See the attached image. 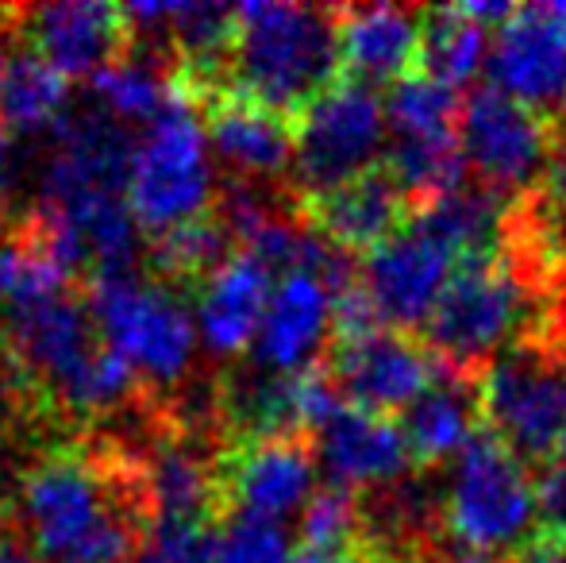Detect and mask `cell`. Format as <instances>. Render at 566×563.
Listing matches in <instances>:
<instances>
[{"label": "cell", "mask_w": 566, "mask_h": 563, "mask_svg": "<svg viewBox=\"0 0 566 563\" xmlns=\"http://www.w3.org/2000/svg\"><path fill=\"white\" fill-rule=\"evenodd\" d=\"M23 529L51 563H132L139 521H150L135 463L90 451H54L20 482Z\"/></svg>", "instance_id": "1"}, {"label": "cell", "mask_w": 566, "mask_h": 563, "mask_svg": "<svg viewBox=\"0 0 566 563\" xmlns=\"http://www.w3.org/2000/svg\"><path fill=\"white\" fill-rule=\"evenodd\" d=\"M339 12L308 4H235V31L224 85L254 105L301 116L324 90L339 82Z\"/></svg>", "instance_id": "2"}, {"label": "cell", "mask_w": 566, "mask_h": 563, "mask_svg": "<svg viewBox=\"0 0 566 563\" xmlns=\"http://www.w3.org/2000/svg\"><path fill=\"white\" fill-rule=\"evenodd\" d=\"M539 290L505 256L459 263L424 321V344L459 375L482 378L501 352L524 336H536L544 321Z\"/></svg>", "instance_id": "3"}, {"label": "cell", "mask_w": 566, "mask_h": 563, "mask_svg": "<svg viewBox=\"0 0 566 563\" xmlns=\"http://www.w3.org/2000/svg\"><path fill=\"white\" fill-rule=\"evenodd\" d=\"M212 197H217V170L209 158V136L193 97L178 85L166 113L147 124V132L132 147L127 209L139 232L158 240L174 228L209 217Z\"/></svg>", "instance_id": "4"}, {"label": "cell", "mask_w": 566, "mask_h": 563, "mask_svg": "<svg viewBox=\"0 0 566 563\" xmlns=\"http://www.w3.org/2000/svg\"><path fill=\"white\" fill-rule=\"evenodd\" d=\"M482 428L528 467H547L566 436V347L516 340L478 378Z\"/></svg>", "instance_id": "5"}, {"label": "cell", "mask_w": 566, "mask_h": 563, "mask_svg": "<svg viewBox=\"0 0 566 563\" xmlns=\"http://www.w3.org/2000/svg\"><path fill=\"white\" fill-rule=\"evenodd\" d=\"M90 313L101 340L155 386H178L197 355V316L166 282L135 279L132 271L90 279Z\"/></svg>", "instance_id": "6"}, {"label": "cell", "mask_w": 566, "mask_h": 563, "mask_svg": "<svg viewBox=\"0 0 566 563\" xmlns=\"http://www.w3.org/2000/svg\"><path fill=\"white\" fill-rule=\"evenodd\" d=\"M536 479L493 432H478L454 459L443 490V525L454 544L482 556L513 552L536 533Z\"/></svg>", "instance_id": "7"}, {"label": "cell", "mask_w": 566, "mask_h": 563, "mask_svg": "<svg viewBox=\"0 0 566 563\" xmlns=\"http://www.w3.org/2000/svg\"><path fill=\"white\" fill-rule=\"evenodd\" d=\"M386 150V101L355 77L324 90L293 128V189L321 197L358 174L374 170Z\"/></svg>", "instance_id": "8"}, {"label": "cell", "mask_w": 566, "mask_h": 563, "mask_svg": "<svg viewBox=\"0 0 566 563\" xmlns=\"http://www.w3.org/2000/svg\"><path fill=\"white\" fill-rule=\"evenodd\" d=\"M459 143L478 186L493 194H536L555 166V121L521 105L509 93L482 85L462 97Z\"/></svg>", "instance_id": "9"}, {"label": "cell", "mask_w": 566, "mask_h": 563, "mask_svg": "<svg viewBox=\"0 0 566 563\" xmlns=\"http://www.w3.org/2000/svg\"><path fill=\"white\" fill-rule=\"evenodd\" d=\"M324 371L332 375L347 406L394 417L405 414L417 398H424L448 367L412 332L378 329L358 340H332Z\"/></svg>", "instance_id": "10"}, {"label": "cell", "mask_w": 566, "mask_h": 563, "mask_svg": "<svg viewBox=\"0 0 566 563\" xmlns=\"http://www.w3.org/2000/svg\"><path fill=\"white\" fill-rule=\"evenodd\" d=\"M313 436H262L243 440L220 459V505L231 518L277 521L305 510L321 487Z\"/></svg>", "instance_id": "11"}, {"label": "cell", "mask_w": 566, "mask_h": 563, "mask_svg": "<svg viewBox=\"0 0 566 563\" xmlns=\"http://www.w3.org/2000/svg\"><path fill=\"white\" fill-rule=\"evenodd\" d=\"M459 259L448 248L424 236L420 228L405 225L394 240L374 248L358 267V285L370 293L378 316L389 329H424L436 301L448 290Z\"/></svg>", "instance_id": "12"}, {"label": "cell", "mask_w": 566, "mask_h": 563, "mask_svg": "<svg viewBox=\"0 0 566 563\" xmlns=\"http://www.w3.org/2000/svg\"><path fill=\"white\" fill-rule=\"evenodd\" d=\"M490 77L493 90L559 121L566 113V28L544 4L516 8L493 35Z\"/></svg>", "instance_id": "13"}, {"label": "cell", "mask_w": 566, "mask_h": 563, "mask_svg": "<svg viewBox=\"0 0 566 563\" xmlns=\"http://www.w3.org/2000/svg\"><path fill=\"white\" fill-rule=\"evenodd\" d=\"M20 20V35L28 51L39 54L54 74L97 77L113 62L124 59L132 31L124 8L97 4V0H66V4H39L12 12Z\"/></svg>", "instance_id": "14"}, {"label": "cell", "mask_w": 566, "mask_h": 563, "mask_svg": "<svg viewBox=\"0 0 566 563\" xmlns=\"http://www.w3.org/2000/svg\"><path fill=\"white\" fill-rule=\"evenodd\" d=\"M316 459H321L324 482L355 494H370L389 482L412 475V451L394 417L366 414V409L343 406L328 417V425L313 436Z\"/></svg>", "instance_id": "15"}, {"label": "cell", "mask_w": 566, "mask_h": 563, "mask_svg": "<svg viewBox=\"0 0 566 563\" xmlns=\"http://www.w3.org/2000/svg\"><path fill=\"white\" fill-rule=\"evenodd\" d=\"M409 197L394 181L386 166L358 174V178L343 181L321 197L301 201V217L332 243V248L347 251V256H370L386 240H394L405 225H409Z\"/></svg>", "instance_id": "16"}, {"label": "cell", "mask_w": 566, "mask_h": 563, "mask_svg": "<svg viewBox=\"0 0 566 563\" xmlns=\"http://www.w3.org/2000/svg\"><path fill=\"white\" fill-rule=\"evenodd\" d=\"M332 332V290L316 274H282L270 293L259 340L251 347L254 367L270 375H297L316 367Z\"/></svg>", "instance_id": "17"}, {"label": "cell", "mask_w": 566, "mask_h": 563, "mask_svg": "<svg viewBox=\"0 0 566 563\" xmlns=\"http://www.w3.org/2000/svg\"><path fill=\"white\" fill-rule=\"evenodd\" d=\"M205 113V136L220 163L231 166L239 178H274V174H290L293 166V128L290 116L270 113V108L254 105L243 93L220 90L201 93L193 101Z\"/></svg>", "instance_id": "18"}, {"label": "cell", "mask_w": 566, "mask_h": 563, "mask_svg": "<svg viewBox=\"0 0 566 563\" xmlns=\"http://www.w3.org/2000/svg\"><path fill=\"white\" fill-rule=\"evenodd\" d=\"M135 475L155 525L158 521L209 525V513L220 510V463L189 436L163 432L135 463Z\"/></svg>", "instance_id": "19"}, {"label": "cell", "mask_w": 566, "mask_h": 563, "mask_svg": "<svg viewBox=\"0 0 566 563\" xmlns=\"http://www.w3.org/2000/svg\"><path fill=\"white\" fill-rule=\"evenodd\" d=\"M270 293H274V285H270L266 267L247 256V251H235L224 267H217L201 282V293H197V340L220 359L243 355L259 340Z\"/></svg>", "instance_id": "20"}, {"label": "cell", "mask_w": 566, "mask_h": 563, "mask_svg": "<svg viewBox=\"0 0 566 563\" xmlns=\"http://www.w3.org/2000/svg\"><path fill=\"white\" fill-rule=\"evenodd\" d=\"M420 8L401 4H363L339 12V54L343 70L355 82H401L420 59Z\"/></svg>", "instance_id": "21"}, {"label": "cell", "mask_w": 566, "mask_h": 563, "mask_svg": "<svg viewBox=\"0 0 566 563\" xmlns=\"http://www.w3.org/2000/svg\"><path fill=\"white\" fill-rule=\"evenodd\" d=\"M401 432L409 440L412 463L420 471L459 459V451L482 432V406H478V378L443 371L440 383L417 398L401 417Z\"/></svg>", "instance_id": "22"}, {"label": "cell", "mask_w": 566, "mask_h": 563, "mask_svg": "<svg viewBox=\"0 0 566 563\" xmlns=\"http://www.w3.org/2000/svg\"><path fill=\"white\" fill-rule=\"evenodd\" d=\"M509 205L513 201H505L493 189L478 186V181H462L459 189L443 194L440 201L412 212L409 225L432 236L459 263H470V259H490L501 251Z\"/></svg>", "instance_id": "23"}, {"label": "cell", "mask_w": 566, "mask_h": 563, "mask_svg": "<svg viewBox=\"0 0 566 563\" xmlns=\"http://www.w3.org/2000/svg\"><path fill=\"white\" fill-rule=\"evenodd\" d=\"M74 271L54 256L35 220H23L0 236V316H20L46 301L70 298Z\"/></svg>", "instance_id": "24"}, {"label": "cell", "mask_w": 566, "mask_h": 563, "mask_svg": "<svg viewBox=\"0 0 566 563\" xmlns=\"http://www.w3.org/2000/svg\"><path fill=\"white\" fill-rule=\"evenodd\" d=\"M70 82L54 74L39 54L20 51L4 62L0 85V121L20 136H54L70 116Z\"/></svg>", "instance_id": "25"}, {"label": "cell", "mask_w": 566, "mask_h": 563, "mask_svg": "<svg viewBox=\"0 0 566 563\" xmlns=\"http://www.w3.org/2000/svg\"><path fill=\"white\" fill-rule=\"evenodd\" d=\"M386 166L401 194L409 197V209H424V205L440 201L443 194L459 189L467 181V155H462L459 136L443 139H394L386 147ZM409 212V217H412Z\"/></svg>", "instance_id": "26"}, {"label": "cell", "mask_w": 566, "mask_h": 563, "mask_svg": "<svg viewBox=\"0 0 566 563\" xmlns=\"http://www.w3.org/2000/svg\"><path fill=\"white\" fill-rule=\"evenodd\" d=\"M485 59H490V31L478 28L467 15H459L454 4L424 12L417 59L420 74L451 85V90H462L467 82H474V74L482 70Z\"/></svg>", "instance_id": "27"}, {"label": "cell", "mask_w": 566, "mask_h": 563, "mask_svg": "<svg viewBox=\"0 0 566 563\" xmlns=\"http://www.w3.org/2000/svg\"><path fill=\"white\" fill-rule=\"evenodd\" d=\"M174 70H163L150 62V54H127L93 77V105L105 108L113 121L127 128L132 121L155 124L174 101Z\"/></svg>", "instance_id": "28"}, {"label": "cell", "mask_w": 566, "mask_h": 563, "mask_svg": "<svg viewBox=\"0 0 566 563\" xmlns=\"http://www.w3.org/2000/svg\"><path fill=\"white\" fill-rule=\"evenodd\" d=\"M462 97L459 90L443 82H432L417 74L389 85L386 97V128H394V139H443L459 136Z\"/></svg>", "instance_id": "29"}, {"label": "cell", "mask_w": 566, "mask_h": 563, "mask_svg": "<svg viewBox=\"0 0 566 563\" xmlns=\"http://www.w3.org/2000/svg\"><path fill=\"white\" fill-rule=\"evenodd\" d=\"M231 232L220 220V212L201 217L186 228H174V232L158 236L155 240V267L158 274L170 282H197L201 285L217 267H224L231 259Z\"/></svg>", "instance_id": "30"}, {"label": "cell", "mask_w": 566, "mask_h": 563, "mask_svg": "<svg viewBox=\"0 0 566 563\" xmlns=\"http://www.w3.org/2000/svg\"><path fill=\"white\" fill-rule=\"evenodd\" d=\"M301 544L313 552H336L363 544V498L324 482L301 510Z\"/></svg>", "instance_id": "31"}, {"label": "cell", "mask_w": 566, "mask_h": 563, "mask_svg": "<svg viewBox=\"0 0 566 563\" xmlns=\"http://www.w3.org/2000/svg\"><path fill=\"white\" fill-rule=\"evenodd\" d=\"M212 563H293L290 533L277 521L228 518V525L217 529Z\"/></svg>", "instance_id": "32"}, {"label": "cell", "mask_w": 566, "mask_h": 563, "mask_svg": "<svg viewBox=\"0 0 566 563\" xmlns=\"http://www.w3.org/2000/svg\"><path fill=\"white\" fill-rule=\"evenodd\" d=\"M212 549H217V529L158 521L132 563H212Z\"/></svg>", "instance_id": "33"}, {"label": "cell", "mask_w": 566, "mask_h": 563, "mask_svg": "<svg viewBox=\"0 0 566 563\" xmlns=\"http://www.w3.org/2000/svg\"><path fill=\"white\" fill-rule=\"evenodd\" d=\"M536 510H539V529H552V533L566 536V463H559V459L539 467Z\"/></svg>", "instance_id": "34"}, {"label": "cell", "mask_w": 566, "mask_h": 563, "mask_svg": "<svg viewBox=\"0 0 566 563\" xmlns=\"http://www.w3.org/2000/svg\"><path fill=\"white\" fill-rule=\"evenodd\" d=\"M505 563H566V536L552 529H536L521 549H513Z\"/></svg>", "instance_id": "35"}, {"label": "cell", "mask_w": 566, "mask_h": 563, "mask_svg": "<svg viewBox=\"0 0 566 563\" xmlns=\"http://www.w3.org/2000/svg\"><path fill=\"white\" fill-rule=\"evenodd\" d=\"M401 563H505V560H493V556H482V552H470L454 541H443V544H432V549L417 552V556L401 560Z\"/></svg>", "instance_id": "36"}, {"label": "cell", "mask_w": 566, "mask_h": 563, "mask_svg": "<svg viewBox=\"0 0 566 563\" xmlns=\"http://www.w3.org/2000/svg\"><path fill=\"white\" fill-rule=\"evenodd\" d=\"M293 563H386L370 544H350V549H336V552H313L305 549Z\"/></svg>", "instance_id": "37"}, {"label": "cell", "mask_w": 566, "mask_h": 563, "mask_svg": "<svg viewBox=\"0 0 566 563\" xmlns=\"http://www.w3.org/2000/svg\"><path fill=\"white\" fill-rule=\"evenodd\" d=\"M0 563H43V560H39V552L28 541H20L12 529L0 525Z\"/></svg>", "instance_id": "38"}, {"label": "cell", "mask_w": 566, "mask_h": 563, "mask_svg": "<svg viewBox=\"0 0 566 563\" xmlns=\"http://www.w3.org/2000/svg\"><path fill=\"white\" fill-rule=\"evenodd\" d=\"M8 189H12V136L0 124V212L8 205Z\"/></svg>", "instance_id": "39"}, {"label": "cell", "mask_w": 566, "mask_h": 563, "mask_svg": "<svg viewBox=\"0 0 566 563\" xmlns=\"http://www.w3.org/2000/svg\"><path fill=\"white\" fill-rule=\"evenodd\" d=\"M555 459H559V463H566V436H563V444H559V456H555Z\"/></svg>", "instance_id": "40"}, {"label": "cell", "mask_w": 566, "mask_h": 563, "mask_svg": "<svg viewBox=\"0 0 566 563\" xmlns=\"http://www.w3.org/2000/svg\"><path fill=\"white\" fill-rule=\"evenodd\" d=\"M0 85H4V59H0Z\"/></svg>", "instance_id": "41"}]
</instances>
